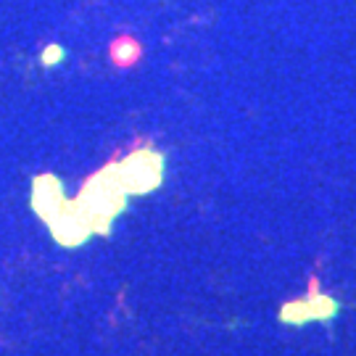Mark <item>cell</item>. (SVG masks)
<instances>
[{"instance_id": "1", "label": "cell", "mask_w": 356, "mask_h": 356, "mask_svg": "<svg viewBox=\"0 0 356 356\" xmlns=\"http://www.w3.org/2000/svg\"><path fill=\"white\" fill-rule=\"evenodd\" d=\"M127 198L129 193L124 191L119 164H108L103 166L92 179H88V185L82 188L76 204L82 206V211L88 216L92 232L108 235L111 227H114L116 216L124 211Z\"/></svg>"}, {"instance_id": "2", "label": "cell", "mask_w": 356, "mask_h": 356, "mask_svg": "<svg viewBox=\"0 0 356 356\" xmlns=\"http://www.w3.org/2000/svg\"><path fill=\"white\" fill-rule=\"evenodd\" d=\"M119 172L129 195H145L156 191L164 179V156L153 148H143V151L129 153L119 164Z\"/></svg>"}, {"instance_id": "3", "label": "cell", "mask_w": 356, "mask_h": 356, "mask_svg": "<svg viewBox=\"0 0 356 356\" xmlns=\"http://www.w3.org/2000/svg\"><path fill=\"white\" fill-rule=\"evenodd\" d=\"M48 227H51L53 238L61 243V245H66V248H76V245H82V243L92 235L88 216H85L82 206L76 204V201L74 204L61 206V209L48 219Z\"/></svg>"}, {"instance_id": "4", "label": "cell", "mask_w": 356, "mask_h": 356, "mask_svg": "<svg viewBox=\"0 0 356 356\" xmlns=\"http://www.w3.org/2000/svg\"><path fill=\"white\" fill-rule=\"evenodd\" d=\"M64 204L66 198L61 179L53 177V175H40L35 179V185H32V209L38 211V216H42L48 222Z\"/></svg>"}, {"instance_id": "5", "label": "cell", "mask_w": 356, "mask_h": 356, "mask_svg": "<svg viewBox=\"0 0 356 356\" xmlns=\"http://www.w3.org/2000/svg\"><path fill=\"white\" fill-rule=\"evenodd\" d=\"M143 56V48L140 42L135 38H129V35H122V38H116L111 42V61L116 66H122V69H129V66H135L140 61Z\"/></svg>"}, {"instance_id": "6", "label": "cell", "mask_w": 356, "mask_h": 356, "mask_svg": "<svg viewBox=\"0 0 356 356\" xmlns=\"http://www.w3.org/2000/svg\"><path fill=\"white\" fill-rule=\"evenodd\" d=\"M306 304H309V312H312V319H322V322H327L338 314V309L341 304L330 298L327 293H312L309 298H306Z\"/></svg>"}, {"instance_id": "7", "label": "cell", "mask_w": 356, "mask_h": 356, "mask_svg": "<svg viewBox=\"0 0 356 356\" xmlns=\"http://www.w3.org/2000/svg\"><path fill=\"white\" fill-rule=\"evenodd\" d=\"M280 319L282 322H288V325H306V322H312V312H309L306 298H301V301H291V304L282 306Z\"/></svg>"}, {"instance_id": "8", "label": "cell", "mask_w": 356, "mask_h": 356, "mask_svg": "<svg viewBox=\"0 0 356 356\" xmlns=\"http://www.w3.org/2000/svg\"><path fill=\"white\" fill-rule=\"evenodd\" d=\"M64 56H66V51L61 48V45H48V48H45V53H42V64H45V66L61 64V61H64Z\"/></svg>"}]
</instances>
